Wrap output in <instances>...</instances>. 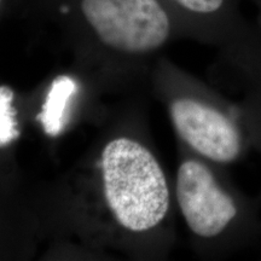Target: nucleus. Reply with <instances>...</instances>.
<instances>
[{
    "label": "nucleus",
    "mask_w": 261,
    "mask_h": 261,
    "mask_svg": "<svg viewBox=\"0 0 261 261\" xmlns=\"http://www.w3.org/2000/svg\"><path fill=\"white\" fill-rule=\"evenodd\" d=\"M81 11L104 45L128 54L159 50L174 29L162 0H83Z\"/></svg>",
    "instance_id": "4"
},
{
    "label": "nucleus",
    "mask_w": 261,
    "mask_h": 261,
    "mask_svg": "<svg viewBox=\"0 0 261 261\" xmlns=\"http://www.w3.org/2000/svg\"><path fill=\"white\" fill-rule=\"evenodd\" d=\"M0 3H2V0H0Z\"/></svg>",
    "instance_id": "9"
},
{
    "label": "nucleus",
    "mask_w": 261,
    "mask_h": 261,
    "mask_svg": "<svg viewBox=\"0 0 261 261\" xmlns=\"http://www.w3.org/2000/svg\"><path fill=\"white\" fill-rule=\"evenodd\" d=\"M254 5V8L256 9V22L255 25L257 28V31L261 34V0H248Z\"/></svg>",
    "instance_id": "8"
},
{
    "label": "nucleus",
    "mask_w": 261,
    "mask_h": 261,
    "mask_svg": "<svg viewBox=\"0 0 261 261\" xmlns=\"http://www.w3.org/2000/svg\"><path fill=\"white\" fill-rule=\"evenodd\" d=\"M104 194L120 225L135 232L161 226L171 210V190L159 160L136 140L117 138L102 154Z\"/></svg>",
    "instance_id": "2"
},
{
    "label": "nucleus",
    "mask_w": 261,
    "mask_h": 261,
    "mask_svg": "<svg viewBox=\"0 0 261 261\" xmlns=\"http://www.w3.org/2000/svg\"><path fill=\"white\" fill-rule=\"evenodd\" d=\"M76 90V83L67 75H60L52 81L41 113L38 115L46 135L56 137L63 130L67 122L68 106Z\"/></svg>",
    "instance_id": "5"
},
{
    "label": "nucleus",
    "mask_w": 261,
    "mask_h": 261,
    "mask_svg": "<svg viewBox=\"0 0 261 261\" xmlns=\"http://www.w3.org/2000/svg\"><path fill=\"white\" fill-rule=\"evenodd\" d=\"M168 110L175 132L201 158L220 166L243 161L252 149L238 103L178 91Z\"/></svg>",
    "instance_id": "3"
},
{
    "label": "nucleus",
    "mask_w": 261,
    "mask_h": 261,
    "mask_svg": "<svg viewBox=\"0 0 261 261\" xmlns=\"http://www.w3.org/2000/svg\"><path fill=\"white\" fill-rule=\"evenodd\" d=\"M213 165L200 156L178 167L175 198L192 236L219 254L261 243L260 198L234 187Z\"/></svg>",
    "instance_id": "1"
},
{
    "label": "nucleus",
    "mask_w": 261,
    "mask_h": 261,
    "mask_svg": "<svg viewBox=\"0 0 261 261\" xmlns=\"http://www.w3.org/2000/svg\"><path fill=\"white\" fill-rule=\"evenodd\" d=\"M15 93L9 86H0V148L19 137L16 109L12 106Z\"/></svg>",
    "instance_id": "7"
},
{
    "label": "nucleus",
    "mask_w": 261,
    "mask_h": 261,
    "mask_svg": "<svg viewBox=\"0 0 261 261\" xmlns=\"http://www.w3.org/2000/svg\"><path fill=\"white\" fill-rule=\"evenodd\" d=\"M238 106L242 113L252 149L261 154V83L244 90ZM259 198L261 201V195Z\"/></svg>",
    "instance_id": "6"
}]
</instances>
